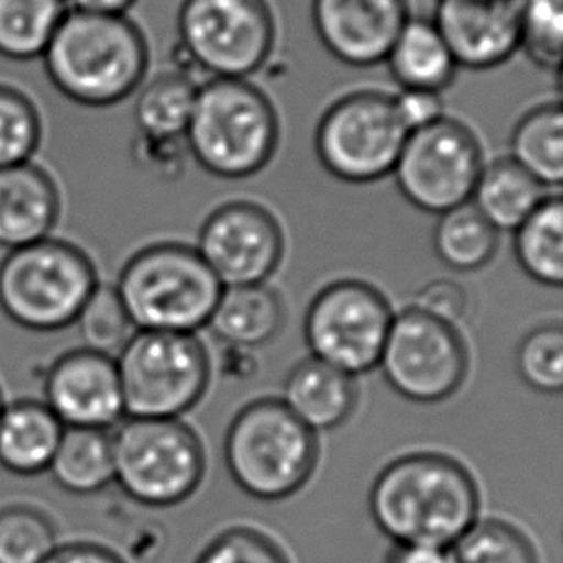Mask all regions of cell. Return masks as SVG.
Returning <instances> with one entry per match:
<instances>
[{"mask_svg":"<svg viewBox=\"0 0 563 563\" xmlns=\"http://www.w3.org/2000/svg\"><path fill=\"white\" fill-rule=\"evenodd\" d=\"M511 161L544 185L563 181V118L560 104L527 112L511 133Z\"/></svg>","mask_w":563,"mask_h":563,"instance_id":"obj_26","label":"cell"},{"mask_svg":"<svg viewBox=\"0 0 563 563\" xmlns=\"http://www.w3.org/2000/svg\"><path fill=\"white\" fill-rule=\"evenodd\" d=\"M408 0H313L312 20L321 45L354 68H372L387 58L410 20Z\"/></svg>","mask_w":563,"mask_h":563,"instance_id":"obj_17","label":"cell"},{"mask_svg":"<svg viewBox=\"0 0 563 563\" xmlns=\"http://www.w3.org/2000/svg\"><path fill=\"white\" fill-rule=\"evenodd\" d=\"M396 110L408 131H418L444 118L441 92L402 89L395 97Z\"/></svg>","mask_w":563,"mask_h":563,"instance_id":"obj_38","label":"cell"},{"mask_svg":"<svg viewBox=\"0 0 563 563\" xmlns=\"http://www.w3.org/2000/svg\"><path fill=\"white\" fill-rule=\"evenodd\" d=\"M185 139H151L141 135L137 154L156 172H172L177 176L184 164Z\"/></svg>","mask_w":563,"mask_h":563,"instance_id":"obj_39","label":"cell"},{"mask_svg":"<svg viewBox=\"0 0 563 563\" xmlns=\"http://www.w3.org/2000/svg\"><path fill=\"white\" fill-rule=\"evenodd\" d=\"M411 308L442 323L456 325L457 321L467 313L470 297L460 283L452 279H434L418 290Z\"/></svg>","mask_w":563,"mask_h":563,"instance_id":"obj_37","label":"cell"},{"mask_svg":"<svg viewBox=\"0 0 563 563\" xmlns=\"http://www.w3.org/2000/svg\"><path fill=\"white\" fill-rule=\"evenodd\" d=\"M197 85L184 74H162L143 87L135 122L143 137L184 139L197 100Z\"/></svg>","mask_w":563,"mask_h":563,"instance_id":"obj_29","label":"cell"},{"mask_svg":"<svg viewBox=\"0 0 563 563\" xmlns=\"http://www.w3.org/2000/svg\"><path fill=\"white\" fill-rule=\"evenodd\" d=\"M68 12L66 0H0V56L37 60Z\"/></svg>","mask_w":563,"mask_h":563,"instance_id":"obj_27","label":"cell"},{"mask_svg":"<svg viewBox=\"0 0 563 563\" xmlns=\"http://www.w3.org/2000/svg\"><path fill=\"white\" fill-rule=\"evenodd\" d=\"M356 398L354 377L325 362L308 358L290 369L282 402L312 433H325L349 421Z\"/></svg>","mask_w":563,"mask_h":563,"instance_id":"obj_19","label":"cell"},{"mask_svg":"<svg viewBox=\"0 0 563 563\" xmlns=\"http://www.w3.org/2000/svg\"><path fill=\"white\" fill-rule=\"evenodd\" d=\"M408 135L395 97L379 91L352 92L321 115L316 153L336 179L374 184L393 174Z\"/></svg>","mask_w":563,"mask_h":563,"instance_id":"obj_9","label":"cell"},{"mask_svg":"<svg viewBox=\"0 0 563 563\" xmlns=\"http://www.w3.org/2000/svg\"><path fill=\"white\" fill-rule=\"evenodd\" d=\"M114 360L125 418L179 419L210 380L205 346L189 333L135 331Z\"/></svg>","mask_w":563,"mask_h":563,"instance_id":"obj_8","label":"cell"},{"mask_svg":"<svg viewBox=\"0 0 563 563\" xmlns=\"http://www.w3.org/2000/svg\"><path fill=\"white\" fill-rule=\"evenodd\" d=\"M184 139L208 174L244 179L274 158L279 122L274 104L246 79H210L198 87Z\"/></svg>","mask_w":563,"mask_h":563,"instance_id":"obj_3","label":"cell"},{"mask_svg":"<svg viewBox=\"0 0 563 563\" xmlns=\"http://www.w3.org/2000/svg\"><path fill=\"white\" fill-rule=\"evenodd\" d=\"M99 283L87 252L48 236L8 251L0 262V310L27 331H62L76 323Z\"/></svg>","mask_w":563,"mask_h":563,"instance_id":"obj_5","label":"cell"},{"mask_svg":"<svg viewBox=\"0 0 563 563\" xmlns=\"http://www.w3.org/2000/svg\"><path fill=\"white\" fill-rule=\"evenodd\" d=\"M48 472L69 495L91 496L114 483L112 434L104 429L64 427Z\"/></svg>","mask_w":563,"mask_h":563,"instance_id":"obj_24","label":"cell"},{"mask_svg":"<svg viewBox=\"0 0 563 563\" xmlns=\"http://www.w3.org/2000/svg\"><path fill=\"white\" fill-rule=\"evenodd\" d=\"M43 393V402L64 427L110 431L125 418L114 356L85 346L54 360Z\"/></svg>","mask_w":563,"mask_h":563,"instance_id":"obj_15","label":"cell"},{"mask_svg":"<svg viewBox=\"0 0 563 563\" xmlns=\"http://www.w3.org/2000/svg\"><path fill=\"white\" fill-rule=\"evenodd\" d=\"M547 198V187L511 158L483 166L472 202L500 233L516 231Z\"/></svg>","mask_w":563,"mask_h":563,"instance_id":"obj_23","label":"cell"},{"mask_svg":"<svg viewBox=\"0 0 563 563\" xmlns=\"http://www.w3.org/2000/svg\"><path fill=\"white\" fill-rule=\"evenodd\" d=\"M177 35L189 60L212 79H246L274 51L266 0H184Z\"/></svg>","mask_w":563,"mask_h":563,"instance_id":"obj_10","label":"cell"},{"mask_svg":"<svg viewBox=\"0 0 563 563\" xmlns=\"http://www.w3.org/2000/svg\"><path fill=\"white\" fill-rule=\"evenodd\" d=\"M446 552L450 563H539L526 534L498 519L475 521Z\"/></svg>","mask_w":563,"mask_h":563,"instance_id":"obj_30","label":"cell"},{"mask_svg":"<svg viewBox=\"0 0 563 563\" xmlns=\"http://www.w3.org/2000/svg\"><path fill=\"white\" fill-rule=\"evenodd\" d=\"M283 249L279 223L252 202L220 206L198 233L197 252L223 287L266 282L279 266Z\"/></svg>","mask_w":563,"mask_h":563,"instance_id":"obj_14","label":"cell"},{"mask_svg":"<svg viewBox=\"0 0 563 563\" xmlns=\"http://www.w3.org/2000/svg\"><path fill=\"white\" fill-rule=\"evenodd\" d=\"M43 141L35 102L12 85L0 84V169L30 162Z\"/></svg>","mask_w":563,"mask_h":563,"instance_id":"obj_32","label":"cell"},{"mask_svg":"<svg viewBox=\"0 0 563 563\" xmlns=\"http://www.w3.org/2000/svg\"><path fill=\"white\" fill-rule=\"evenodd\" d=\"M369 511L395 544L449 550L479 514V488L464 465L442 454L398 457L375 479Z\"/></svg>","mask_w":563,"mask_h":563,"instance_id":"obj_1","label":"cell"},{"mask_svg":"<svg viewBox=\"0 0 563 563\" xmlns=\"http://www.w3.org/2000/svg\"><path fill=\"white\" fill-rule=\"evenodd\" d=\"M387 563H450L449 552L416 544H395Z\"/></svg>","mask_w":563,"mask_h":563,"instance_id":"obj_41","label":"cell"},{"mask_svg":"<svg viewBox=\"0 0 563 563\" xmlns=\"http://www.w3.org/2000/svg\"><path fill=\"white\" fill-rule=\"evenodd\" d=\"M114 483L133 503L169 508L205 477V449L179 419L125 418L112 433Z\"/></svg>","mask_w":563,"mask_h":563,"instance_id":"obj_7","label":"cell"},{"mask_svg":"<svg viewBox=\"0 0 563 563\" xmlns=\"http://www.w3.org/2000/svg\"><path fill=\"white\" fill-rule=\"evenodd\" d=\"M51 518L30 506L0 510V563H43L58 547Z\"/></svg>","mask_w":563,"mask_h":563,"instance_id":"obj_31","label":"cell"},{"mask_svg":"<svg viewBox=\"0 0 563 563\" xmlns=\"http://www.w3.org/2000/svg\"><path fill=\"white\" fill-rule=\"evenodd\" d=\"M223 457L236 487L275 503L298 493L312 477L318 439L282 400H254L229 423Z\"/></svg>","mask_w":563,"mask_h":563,"instance_id":"obj_6","label":"cell"},{"mask_svg":"<svg viewBox=\"0 0 563 563\" xmlns=\"http://www.w3.org/2000/svg\"><path fill=\"white\" fill-rule=\"evenodd\" d=\"M516 369L529 387L558 395L563 388V329L547 323L529 331L516 351Z\"/></svg>","mask_w":563,"mask_h":563,"instance_id":"obj_34","label":"cell"},{"mask_svg":"<svg viewBox=\"0 0 563 563\" xmlns=\"http://www.w3.org/2000/svg\"><path fill=\"white\" fill-rule=\"evenodd\" d=\"M562 0H526L523 45L544 69L560 68L562 60Z\"/></svg>","mask_w":563,"mask_h":563,"instance_id":"obj_35","label":"cell"},{"mask_svg":"<svg viewBox=\"0 0 563 563\" xmlns=\"http://www.w3.org/2000/svg\"><path fill=\"white\" fill-rule=\"evenodd\" d=\"M377 367L406 400L437 404L460 390L470 358L454 325L410 306L393 318Z\"/></svg>","mask_w":563,"mask_h":563,"instance_id":"obj_12","label":"cell"},{"mask_svg":"<svg viewBox=\"0 0 563 563\" xmlns=\"http://www.w3.org/2000/svg\"><path fill=\"white\" fill-rule=\"evenodd\" d=\"M514 251L521 269L547 287L563 283V202L547 197L516 231Z\"/></svg>","mask_w":563,"mask_h":563,"instance_id":"obj_25","label":"cell"},{"mask_svg":"<svg viewBox=\"0 0 563 563\" xmlns=\"http://www.w3.org/2000/svg\"><path fill=\"white\" fill-rule=\"evenodd\" d=\"M395 313L387 298L367 283H331L306 312L305 336L312 358L351 377L379 364Z\"/></svg>","mask_w":563,"mask_h":563,"instance_id":"obj_11","label":"cell"},{"mask_svg":"<svg viewBox=\"0 0 563 563\" xmlns=\"http://www.w3.org/2000/svg\"><path fill=\"white\" fill-rule=\"evenodd\" d=\"M41 60L62 97L79 107L108 108L130 99L143 84L148 45L128 15L68 8Z\"/></svg>","mask_w":563,"mask_h":563,"instance_id":"obj_2","label":"cell"},{"mask_svg":"<svg viewBox=\"0 0 563 563\" xmlns=\"http://www.w3.org/2000/svg\"><path fill=\"white\" fill-rule=\"evenodd\" d=\"M85 349L115 356L135 333L130 316L115 292L114 285L99 283L87 298L76 323Z\"/></svg>","mask_w":563,"mask_h":563,"instance_id":"obj_33","label":"cell"},{"mask_svg":"<svg viewBox=\"0 0 563 563\" xmlns=\"http://www.w3.org/2000/svg\"><path fill=\"white\" fill-rule=\"evenodd\" d=\"M135 331L189 333L206 328L223 285L185 244H151L135 252L114 283Z\"/></svg>","mask_w":563,"mask_h":563,"instance_id":"obj_4","label":"cell"},{"mask_svg":"<svg viewBox=\"0 0 563 563\" xmlns=\"http://www.w3.org/2000/svg\"><path fill=\"white\" fill-rule=\"evenodd\" d=\"M64 426L43 400L4 404L0 413V467L33 477L48 472L58 449Z\"/></svg>","mask_w":563,"mask_h":563,"instance_id":"obj_20","label":"cell"},{"mask_svg":"<svg viewBox=\"0 0 563 563\" xmlns=\"http://www.w3.org/2000/svg\"><path fill=\"white\" fill-rule=\"evenodd\" d=\"M483 166V151L472 130L441 118L411 131L393 176L410 205L441 216L472 200Z\"/></svg>","mask_w":563,"mask_h":563,"instance_id":"obj_13","label":"cell"},{"mask_svg":"<svg viewBox=\"0 0 563 563\" xmlns=\"http://www.w3.org/2000/svg\"><path fill=\"white\" fill-rule=\"evenodd\" d=\"M433 249L437 258L450 269L475 272L495 256L498 231L472 202H465L439 216Z\"/></svg>","mask_w":563,"mask_h":563,"instance_id":"obj_28","label":"cell"},{"mask_svg":"<svg viewBox=\"0 0 563 563\" xmlns=\"http://www.w3.org/2000/svg\"><path fill=\"white\" fill-rule=\"evenodd\" d=\"M285 323L282 298L266 283L223 287L206 328L228 346L249 351L272 343Z\"/></svg>","mask_w":563,"mask_h":563,"instance_id":"obj_21","label":"cell"},{"mask_svg":"<svg viewBox=\"0 0 563 563\" xmlns=\"http://www.w3.org/2000/svg\"><path fill=\"white\" fill-rule=\"evenodd\" d=\"M195 563H289V560L266 534L236 527L210 542Z\"/></svg>","mask_w":563,"mask_h":563,"instance_id":"obj_36","label":"cell"},{"mask_svg":"<svg viewBox=\"0 0 563 563\" xmlns=\"http://www.w3.org/2000/svg\"><path fill=\"white\" fill-rule=\"evenodd\" d=\"M385 62L396 84L410 91L441 92L452 84L457 64L433 22L410 18Z\"/></svg>","mask_w":563,"mask_h":563,"instance_id":"obj_22","label":"cell"},{"mask_svg":"<svg viewBox=\"0 0 563 563\" xmlns=\"http://www.w3.org/2000/svg\"><path fill=\"white\" fill-rule=\"evenodd\" d=\"M4 396H2V390H0V413H2V408H4Z\"/></svg>","mask_w":563,"mask_h":563,"instance_id":"obj_43","label":"cell"},{"mask_svg":"<svg viewBox=\"0 0 563 563\" xmlns=\"http://www.w3.org/2000/svg\"><path fill=\"white\" fill-rule=\"evenodd\" d=\"M62 197L54 177L35 162L0 169V246L14 251L53 236Z\"/></svg>","mask_w":563,"mask_h":563,"instance_id":"obj_18","label":"cell"},{"mask_svg":"<svg viewBox=\"0 0 563 563\" xmlns=\"http://www.w3.org/2000/svg\"><path fill=\"white\" fill-rule=\"evenodd\" d=\"M43 563H125L114 550L92 542H69L58 544Z\"/></svg>","mask_w":563,"mask_h":563,"instance_id":"obj_40","label":"cell"},{"mask_svg":"<svg viewBox=\"0 0 563 563\" xmlns=\"http://www.w3.org/2000/svg\"><path fill=\"white\" fill-rule=\"evenodd\" d=\"M431 22L457 68H498L523 45L526 0H437Z\"/></svg>","mask_w":563,"mask_h":563,"instance_id":"obj_16","label":"cell"},{"mask_svg":"<svg viewBox=\"0 0 563 563\" xmlns=\"http://www.w3.org/2000/svg\"><path fill=\"white\" fill-rule=\"evenodd\" d=\"M69 10L95 15H128L137 0H66Z\"/></svg>","mask_w":563,"mask_h":563,"instance_id":"obj_42","label":"cell"}]
</instances>
